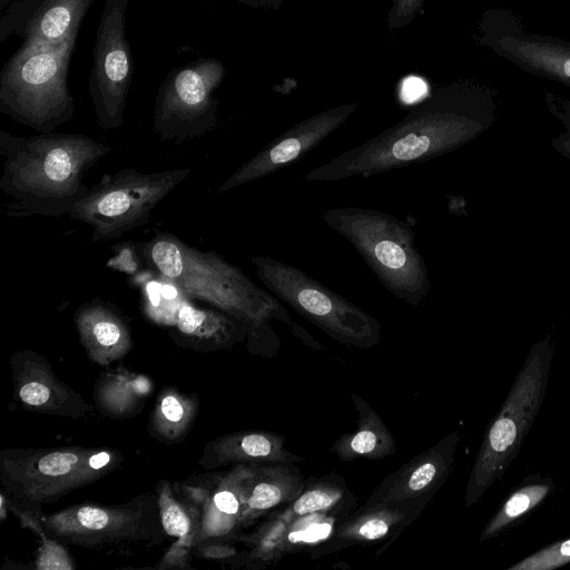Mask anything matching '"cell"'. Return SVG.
<instances>
[{"label": "cell", "mask_w": 570, "mask_h": 570, "mask_svg": "<svg viewBox=\"0 0 570 570\" xmlns=\"http://www.w3.org/2000/svg\"><path fill=\"white\" fill-rule=\"evenodd\" d=\"M497 118L495 92L473 80L434 88L396 124L304 174L307 183L368 178L450 154Z\"/></svg>", "instance_id": "cell-1"}, {"label": "cell", "mask_w": 570, "mask_h": 570, "mask_svg": "<svg viewBox=\"0 0 570 570\" xmlns=\"http://www.w3.org/2000/svg\"><path fill=\"white\" fill-rule=\"evenodd\" d=\"M110 151L86 135L21 137L0 131V189L13 199L11 216L69 215L89 191L85 175Z\"/></svg>", "instance_id": "cell-2"}, {"label": "cell", "mask_w": 570, "mask_h": 570, "mask_svg": "<svg viewBox=\"0 0 570 570\" xmlns=\"http://www.w3.org/2000/svg\"><path fill=\"white\" fill-rule=\"evenodd\" d=\"M145 254L154 267L185 295L242 321L249 332L258 331L276 318L304 343L320 347L293 322L278 299L216 252H202L175 235L163 233L145 244Z\"/></svg>", "instance_id": "cell-3"}, {"label": "cell", "mask_w": 570, "mask_h": 570, "mask_svg": "<svg viewBox=\"0 0 570 570\" xmlns=\"http://www.w3.org/2000/svg\"><path fill=\"white\" fill-rule=\"evenodd\" d=\"M322 219L356 249L387 292L412 307L423 302L431 284L410 225L362 207L331 208Z\"/></svg>", "instance_id": "cell-4"}, {"label": "cell", "mask_w": 570, "mask_h": 570, "mask_svg": "<svg viewBox=\"0 0 570 570\" xmlns=\"http://www.w3.org/2000/svg\"><path fill=\"white\" fill-rule=\"evenodd\" d=\"M77 32L58 42L27 39L6 65L0 79V110L41 134L73 117L67 86Z\"/></svg>", "instance_id": "cell-5"}, {"label": "cell", "mask_w": 570, "mask_h": 570, "mask_svg": "<svg viewBox=\"0 0 570 570\" xmlns=\"http://www.w3.org/2000/svg\"><path fill=\"white\" fill-rule=\"evenodd\" d=\"M553 355L550 335L531 346L504 402L483 434L468 480L466 508L475 504L517 458L542 406Z\"/></svg>", "instance_id": "cell-6"}, {"label": "cell", "mask_w": 570, "mask_h": 570, "mask_svg": "<svg viewBox=\"0 0 570 570\" xmlns=\"http://www.w3.org/2000/svg\"><path fill=\"white\" fill-rule=\"evenodd\" d=\"M122 460V452L111 449H4L0 452L1 491L12 503L41 511L42 504L102 479Z\"/></svg>", "instance_id": "cell-7"}, {"label": "cell", "mask_w": 570, "mask_h": 570, "mask_svg": "<svg viewBox=\"0 0 570 570\" xmlns=\"http://www.w3.org/2000/svg\"><path fill=\"white\" fill-rule=\"evenodd\" d=\"M249 261L272 294L333 340L358 348H371L381 341L376 318L302 269L268 256Z\"/></svg>", "instance_id": "cell-8"}, {"label": "cell", "mask_w": 570, "mask_h": 570, "mask_svg": "<svg viewBox=\"0 0 570 570\" xmlns=\"http://www.w3.org/2000/svg\"><path fill=\"white\" fill-rule=\"evenodd\" d=\"M46 533L65 546L102 550L151 547L168 537L158 498L146 492L121 504L78 503L57 512L38 513Z\"/></svg>", "instance_id": "cell-9"}, {"label": "cell", "mask_w": 570, "mask_h": 570, "mask_svg": "<svg viewBox=\"0 0 570 570\" xmlns=\"http://www.w3.org/2000/svg\"><path fill=\"white\" fill-rule=\"evenodd\" d=\"M189 174L190 169L141 173L130 168L106 174L68 216L92 228V242L119 238L147 224L155 207Z\"/></svg>", "instance_id": "cell-10"}, {"label": "cell", "mask_w": 570, "mask_h": 570, "mask_svg": "<svg viewBox=\"0 0 570 570\" xmlns=\"http://www.w3.org/2000/svg\"><path fill=\"white\" fill-rule=\"evenodd\" d=\"M225 76L215 59L195 61L174 71L159 89L154 110V132L161 140L198 138L216 126L214 92Z\"/></svg>", "instance_id": "cell-11"}, {"label": "cell", "mask_w": 570, "mask_h": 570, "mask_svg": "<svg viewBox=\"0 0 570 570\" xmlns=\"http://www.w3.org/2000/svg\"><path fill=\"white\" fill-rule=\"evenodd\" d=\"M475 38L480 46L523 71L570 87V41L528 31L511 10H485Z\"/></svg>", "instance_id": "cell-12"}, {"label": "cell", "mask_w": 570, "mask_h": 570, "mask_svg": "<svg viewBox=\"0 0 570 570\" xmlns=\"http://www.w3.org/2000/svg\"><path fill=\"white\" fill-rule=\"evenodd\" d=\"M129 0H106L98 26L89 95L98 125L118 129L124 122L131 80L130 49L125 37V12Z\"/></svg>", "instance_id": "cell-13"}, {"label": "cell", "mask_w": 570, "mask_h": 570, "mask_svg": "<svg viewBox=\"0 0 570 570\" xmlns=\"http://www.w3.org/2000/svg\"><path fill=\"white\" fill-rule=\"evenodd\" d=\"M460 440L458 431L420 453L387 476L353 514L399 510L417 517L446 481Z\"/></svg>", "instance_id": "cell-14"}, {"label": "cell", "mask_w": 570, "mask_h": 570, "mask_svg": "<svg viewBox=\"0 0 570 570\" xmlns=\"http://www.w3.org/2000/svg\"><path fill=\"white\" fill-rule=\"evenodd\" d=\"M356 102L343 104L295 124L222 183L218 193L255 181L297 161L338 129L356 110Z\"/></svg>", "instance_id": "cell-15"}, {"label": "cell", "mask_w": 570, "mask_h": 570, "mask_svg": "<svg viewBox=\"0 0 570 570\" xmlns=\"http://www.w3.org/2000/svg\"><path fill=\"white\" fill-rule=\"evenodd\" d=\"M13 397L28 411L80 419L92 412L81 394L59 380L41 354L21 350L10 357Z\"/></svg>", "instance_id": "cell-16"}, {"label": "cell", "mask_w": 570, "mask_h": 570, "mask_svg": "<svg viewBox=\"0 0 570 570\" xmlns=\"http://www.w3.org/2000/svg\"><path fill=\"white\" fill-rule=\"evenodd\" d=\"M75 324L88 357L98 365L122 358L132 347L128 322L112 304L100 298L80 305Z\"/></svg>", "instance_id": "cell-17"}, {"label": "cell", "mask_w": 570, "mask_h": 570, "mask_svg": "<svg viewBox=\"0 0 570 570\" xmlns=\"http://www.w3.org/2000/svg\"><path fill=\"white\" fill-rule=\"evenodd\" d=\"M299 460L285 449L282 435L265 431H243L218 436L207 443L198 465L212 470L228 464H292Z\"/></svg>", "instance_id": "cell-18"}, {"label": "cell", "mask_w": 570, "mask_h": 570, "mask_svg": "<svg viewBox=\"0 0 570 570\" xmlns=\"http://www.w3.org/2000/svg\"><path fill=\"white\" fill-rule=\"evenodd\" d=\"M170 335L180 345L199 351L227 348L242 341L248 326L219 311L183 303L171 315Z\"/></svg>", "instance_id": "cell-19"}, {"label": "cell", "mask_w": 570, "mask_h": 570, "mask_svg": "<svg viewBox=\"0 0 570 570\" xmlns=\"http://www.w3.org/2000/svg\"><path fill=\"white\" fill-rule=\"evenodd\" d=\"M288 464L252 465L243 483L239 528L249 525L266 511L301 494L304 490L303 476Z\"/></svg>", "instance_id": "cell-20"}, {"label": "cell", "mask_w": 570, "mask_h": 570, "mask_svg": "<svg viewBox=\"0 0 570 570\" xmlns=\"http://www.w3.org/2000/svg\"><path fill=\"white\" fill-rule=\"evenodd\" d=\"M250 468L246 464L235 465L213 488L202 513L197 544L228 537L239 528L243 483Z\"/></svg>", "instance_id": "cell-21"}, {"label": "cell", "mask_w": 570, "mask_h": 570, "mask_svg": "<svg viewBox=\"0 0 570 570\" xmlns=\"http://www.w3.org/2000/svg\"><path fill=\"white\" fill-rule=\"evenodd\" d=\"M358 413L357 430L342 435L332 446L342 461L357 458L382 459L396 451L394 439L376 412L357 395H352Z\"/></svg>", "instance_id": "cell-22"}, {"label": "cell", "mask_w": 570, "mask_h": 570, "mask_svg": "<svg viewBox=\"0 0 570 570\" xmlns=\"http://www.w3.org/2000/svg\"><path fill=\"white\" fill-rule=\"evenodd\" d=\"M198 413V399L174 387H165L157 396L149 419V432L166 443L181 441Z\"/></svg>", "instance_id": "cell-23"}, {"label": "cell", "mask_w": 570, "mask_h": 570, "mask_svg": "<svg viewBox=\"0 0 570 570\" xmlns=\"http://www.w3.org/2000/svg\"><path fill=\"white\" fill-rule=\"evenodd\" d=\"M551 479L531 475L501 503L480 534V542L500 535L539 507L552 492Z\"/></svg>", "instance_id": "cell-24"}, {"label": "cell", "mask_w": 570, "mask_h": 570, "mask_svg": "<svg viewBox=\"0 0 570 570\" xmlns=\"http://www.w3.org/2000/svg\"><path fill=\"white\" fill-rule=\"evenodd\" d=\"M159 515L168 537L177 538L179 543L196 547L200 530L203 511L186 500L175 484L166 480L156 487Z\"/></svg>", "instance_id": "cell-25"}, {"label": "cell", "mask_w": 570, "mask_h": 570, "mask_svg": "<svg viewBox=\"0 0 570 570\" xmlns=\"http://www.w3.org/2000/svg\"><path fill=\"white\" fill-rule=\"evenodd\" d=\"M91 0H47L30 20L27 39L58 42L78 31Z\"/></svg>", "instance_id": "cell-26"}, {"label": "cell", "mask_w": 570, "mask_h": 570, "mask_svg": "<svg viewBox=\"0 0 570 570\" xmlns=\"http://www.w3.org/2000/svg\"><path fill=\"white\" fill-rule=\"evenodd\" d=\"M415 519L399 510H373L352 514L342 523L336 537L344 542L365 543L379 541L389 534L394 537Z\"/></svg>", "instance_id": "cell-27"}, {"label": "cell", "mask_w": 570, "mask_h": 570, "mask_svg": "<svg viewBox=\"0 0 570 570\" xmlns=\"http://www.w3.org/2000/svg\"><path fill=\"white\" fill-rule=\"evenodd\" d=\"M9 509L20 521L21 527L31 530L41 541V546L36 556L37 569L71 570L76 568L75 561L67 552L65 544L49 537L43 530L38 515L40 511L21 508L10 500Z\"/></svg>", "instance_id": "cell-28"}, {"label": "cell", "mask_w": 570, "mask_h": 570, "mask_svg": "<svg viewBox=\"0 0 570 570\" xmlns=\"http://www.w3.org/2000/svg\"><path fill=\"white\" fill-rule=\"evenodd\" d=\"M346 490L341 482L320 481L302 491L281 517L292 522L297 518L314 513H326L327 511L334 513L335 509H343Z\"/></svg>", "instance_id": "cell-29"}, {"label": "cell", "mask_w": 570, "mask_h": 570, "mask_svg": "<svg viewBox=\"0 0 570 570\" xmlns=\"http://www.w3.org/2000/svg\"><path fill=\"white\" fill-rule=\"evenodd\" d=\"M335 515L314 513L295 519L284 535V551L286 544H314L328 539L334 530Z\"/></svg>", "instance_id": "cell-30"}, {"label": "cell", "mask_w": 570, "mask_h": 570, "mask_svg": "<svg viewBox=\"0 0 570 570\" xmlns=\"http://www.w3.org/2000/svg\"><path fill=\"white\" fill-rule=\"evenodd\" d=\"M570 563V538L552 542L510 566L508 570H553Z\"/></svg>", "instance_id": "cell-31"}, {"label": "cell", "mask_w": 570, "mask_h": 570, "mask_svg": "<svg viewBox=\"0 0 570 570\" xmlns=\"http://www.w3.org/2000/svg\"><path fill=\"white\" fill-rule=\"evenodd\" d=\"M544 101L550 114L562 125V131L552 138L551 146L558 154L570 160V99L546 91Z\"/></svg>", "instance_id": "cell-32"}, {"label": "cell", "mask_w": 570, "mask_h": 570, "mask_svg": "<svg viewBox=\"0 0 570 570\" xmlns=\"http://www.w3.org/2000/svg\"><path fill=\"white\" fill-rule=\"evenodd\" d=\"M425 0H391L386 16L389 30H399L409 26L422 12Z\"/></svg>", "instance_id": "cell-33"}, {"label": "cell", "mask_w": 570, "mask_h": 570, "mask_svg": "<svg viewBox=\"0 0 570 570\" xmlns=\"http://www.w3.org/2000/svg\"><path fill=\"white\" fill-rule=\"evenodd\" d=\"M191 548L176 541L159 560L156 568L160 569H186L189 568Z\"/></svg>", "instance_id": "cell-34"}, {"label": "cell", "mask_w": 570, "mask_h": 570, "mask_svg": "<svg viewBox=\"0 0 570 570\" xmlns=\"http://www.w3.org/2000/svg\"><path fill=\"white\" fill-rule=\"evenodd\" d=\"M195 548L198 557L210 560L229 559L237 552L232 546L213 542V540L203 541L196 544Z\"/></svg>", "instance_id": "cell-35"}, {"label": "cell", "mask_w": 570, "mask_h": 570, "mask_svg": "<svg viewBox=\"0 0 570 570\" xmlns=\"http://www.w3.org/2000/svg\"><path fill=\"white\" fill-rule=\"evenodd\" d=\"M425 91L424 82L419 78H409L403 83V96L406 100H413Z\"/></svg>", "instance_id": "cell-36"}, {"label": "cell", "mask_w": 570, "mask_h": 570, "mask_svg": "<svg viewBox=\"0 0 570 570\" xmlns=\"http://www.w3.org/2000/svg\"><path fill=\"white\" fill-rule=\"evenodd\" d=\"M238 1L244 2L253 8H265V9H273V10H278L284 3V0H238Z\"/></svg>", "instance_id": "cell-37"}, {"label": "cell", "mask_w": 570, "mask_h": 570, "mask_svg": "<svg viewBox=\"0 0 570 570\" xmlns=\"http://www.w3.org/2000/svg\"><path fill=\"white\" fill-rule=\"evenodd\" d=\"M9 499L7 494L1 491L0 494V520L3 522L7 518V511H9Z\"/></svg>", "instance_id": "cell-38"}]
</instances>
